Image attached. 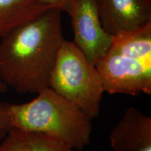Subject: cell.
<instances>
[{
  "label": "cell",
  "mask_w": 151,
  "mask_h": 151,
  "mask_svg": "<svg viewBox=\"0 0 151 151\" xmlns=\"http://www.w3.org/2000/svg\"><path fill=\"white\" fill-rule=\"evenodd\" d=\"M97 4L101 25L111 36L151 21V0H97Z\"/></svg>",
  "instance_id": "cell-6"
},
{
  "label": "cell",
  "mask_w": 151,
  "mask_h": 151,
  "mask_svg": "<svg viewBox=\"0 0 151 151\" xmlns=\"http://www.w3.org/2000/svg\"><path fill=\"white\" fill-rule=\"evenodd\" d=\"M67 13L71 18L73 42L95 65L108 51L113 38L101 25L97 0H70Z\"/></svg>",
  "instance_id": "cell-5"
},
{
  "label": "cell",
  "mask_w": 151,
  "mask_h": 151,
  "mask_svg": "<svg viewBox=\"0 0 151 151\" xmlns=\"http://www.w3.org/2000/svg\"><path fill=\"white\" fill-rule=\"evenodd\" d=\"M105 92L151 94V21L113 36L110 48L97 62Z\"/></svg>",
  "instance_id": "cell-3"
},
{
  "label": "cell",
  "mask_w": 151,
  "mask_h": 151,
  "mask_svg": "<svg viewBox=\"0 0 151 151\" xmlns=\"http://www.w3.org/2000/svg\"><path fill=\"white\" fill-rule=\"evenodd\" d=\"M27 103L9 106L12 128L38 132L81 150L90 142L92 120L76 106L50 87Z\"/></svg>",
  "instance_id": "cell-2"
},
{
  "label": "cell",
  "mask_w": 151,
  "mask_h": 151,
  "mask_svg": "<svg viewBox=\"0 0 151 151\" xmlns=\"http://www.w3.org/2000/svg\"><path fill=\"white\" fill-rule=\"evenodd\" d=\"M0 151H73L62 141L38 132L11 128L0 141Z\"/></svg>",
  "instance_id": "cell-9"
},
{
  "label": "cell",
  "mask_w": 151,
  "mask_h": 151,
  "mask_svg": "<svg viewBox=\"0 0 151 151\" xmlns=\"http://www.w3.org/2000/svg\"><path fill=\"white\" fill-rule=\"evenodd\" d=\"M49 87L91 120L99 116L104 90L96 66L73 41H63L50 73Z\"/></svg>",
  "instance_id": "cell-4"
},
{
  "label": "cell",
  "mask_w": 151,
  "mask_h": 151,
  "mask_svg": "<svg viewBox=\"0 0 151 151\" xmlns=\"http://www.w3.org/2000/svg\"><path fill=\"white\" fill-rule=\"evenodd\" d=\"M10 104L0 101V141L6 137L11 127L9 116Z\"/></svg>",
  "instance_id": "cell-10"
},
{
  "label": "cell",
  "mask_w": 151,
  "mask_h": 151,
  "mask_svg": "<svg viewBox=\"0 0 151 151\" xmlns=\"http://www.w3.org/2000/svg\"><path fill=\"white\" fill-rule=\"evenodd\" d=\"M7 90H8V87L6 86L0 79V94L5 93V92H7Z\"/></svg>",
  "instance_id": "cell-12"
},
{
  "label": "cell",
  "mask_w": 151,
  "mask_h": 151,
  "mask_svg": "<svg viewBox=\"0 0 151 151\" xmlns=\"http://www.w3.org/2000/svg\"><path fill=\"white\" fill-rule=\"evenodd\" d=\"M51 8L41 0H0V39Z\"/></svg>",
  "instance_id": "cell-8"
},
{
  "label": "cell",
  "mask_w": 151,
  "mask_h": 151,
  "mask_svg": "<svg viewBox=\"0 0 151 151\" xmlns=\"http://www.w3.org/2000/svg\"><path fill=\"white\" fill-rule=\"evenodd\" d=\"M41 1L52 8H58L62 11L67 13L70 0H41Z\"/></svg>",
  "instance_id": "cell-11"
},
{
  "label": "cell",
  "mask_w": 151,
  "mask_h": 151,
  "mask_svg": "<svg viewBox=\"0 0 151 151\" xmlns=\"http://www.w3.org/2000/svg\"><path fill=\"white\" fill-rule=\"evenodd\" d=\"M109 139L115 151H151V117L129 107Z\"/></svg>",
  "instance_id": "cell-7"
},
{
  "label": "cell",
  "mask_w": 151,
  "mask_h": 151,
  "mask_svg": "<svg viewBox=\"0 0 151 151\" xmlns=\"http://www.w3.org/2000/svg\"><path fill=\"white\" fill-rule=\"evenodd\" d=\"M62 12L51 8L0 39V79L19 94L49 87L50 73L65 39Z\"/></svg>",
  "instance_id": "cell-1"
}]
</instances>
